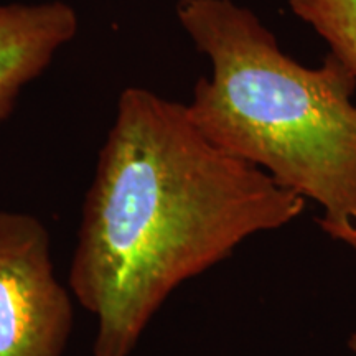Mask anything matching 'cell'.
Returning a JSON list of instances; mask_svg holds the SVG:
<instances>
[{
	"mask_svg": "<svg viewBox=\"0 0 356 356\" xmlns=\"http://www.w3.org/2000/svg\"><path fill=\"white\" fill-rule=\"evenodd\" d=\"M305 203L213 144L186 104L124 89L70 267L71 293L96 318L92 353L131 355L181 284L291 225Z\"/></svg>",
	"mask_w": 356,
	"mask_h": 356,
	"instance_id": "obj_1",
	"label": "cell"
},
{
	"mask_svg": "<svg viewBox=\"0 0 356 356\" xmlns=\"http://www.w3.org/2000/svg\"><path fill=\"white\" fill-rule=\"evenodd\" d=\"M177 17L211 76L197 83L191 121L213 144L318 203L320 226L356 249V76L330 53L307 68L256 13L233 0H178Z\"/></svg>",
	"mask_w": 356,
	"mask_h": 356,
	"instance_id": "obj_2",
	"label": "cell"
},
{
	"mask_svg": "<svg viewBox=\"0 0 356 356\" xmlns=\"http://www.w3.org/2000/svg\"><path fill=\"white\" fill-rule=\"evenodd\" d=\"M73 293L58 279L38 218L0 211V356H65Z\"/></svg>",
	"mask_w": 356,
	"mask_h": 356,
	"instance_id": "obj_3",
	"label": "cell"
},
{
	"mask_svg": "<svg viewBox=\"0 0 356 356\" xmlns=\"http://www.w3.org/2000/svg\"><path fill=\"white\" fill-rule=\"evenodd\" d=\"M78 29L76 10L61 0L0 6V122Z\"/></svg>",
	"mask_w": 356,
	"mask_h": 356,
	"instance_id": "obj_4",
	"label": "cell"
},
{
	"mask_svg": "<svg viewBox=\"0 0 356 356\" xmlns=\"http://www.w3.org/2000/svg\"><path fill=\"white\" fill-rule=\"evenodd\" d=\"M289 6L356 76V0H289Z\"/></svg>",
	"mask_w": 356,
	"mask_h": 356,
	"instance_id": "obj_5",
	"label": "cell"
},
{
	"mask_svg": "<svg viewBox=\"0 0 356 356\" xmlns=\"http://www.w3.org/2000/svg\"><path fill=\"white\" fill-rule=\"evenodd\" d=\"M348 345H350V348L355 351L356 353V333H353V335H351V338H350V341H348Z\"/></svg>",
	"mask_w": 356,
	"mask_h": 356,
	"instance_id": "obj_6",
	"label": "cell"
}]
</instances>
